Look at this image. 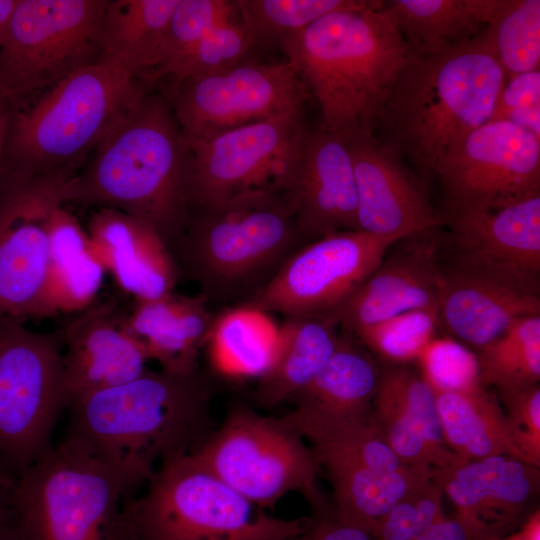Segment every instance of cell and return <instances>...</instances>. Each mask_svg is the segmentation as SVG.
<instances>
[{
    "label": "cell",
    "mask_w": 540,
    "mask_h": 540,
    "mask_svg": "<svg viewBox=\"0 0 540 540\" xmlns=\"http://www.w3.org/2000/svg\"><path fill=\"white\" fill-rule=\"evenodd\" d=\"M212 397L200 370L147 369L73 400L64 439L111 468L132 493L162 463L192 454L207 439Z\"/></svg>",
    "instance_id": "6da1fadb"
},
{
    "label": "cell",
    "mask_w": 540,
    "mask_h": 540,
    "mask_svg": "<svg viewBox=\"0 0 540 540\" xmlns=\"http://www.w3.org/2000/svg\"><path fill=\"white\" fill-rule=\"evenodd\" d=\"M191 165L187 139L167 98L145 92L67 180L62 199L140 219L172 254L191 215Z\"/></svg>",
    "instance_id": "7a4b0ae2"
},
{
    "label": "cell",
    "mask_w": 540,
    "mask_h": 540,
    "mask_svg": "<svg viewBox=\"0 0 540 540\" xmlns=\"http://www.w3.org/2000/svg\"><path fill=\"white\" fill-rule=\"evenodd\" d=\"M279 47L316 99L319 127L344 141L375 134L380 112L412 52L383 4L328 14Z\"/></svg>",
    "instance_id": "3957f363"
},
{
    "label": "cell",
    "mask_w": 540,
    "mask_h": 540,
    "mask_svg": "<svg viewBox=\"0 0 540 540\" xmlns=\"http://www.w3.org/2000/svg\"><path fill=\"white\" fill-rule=\"evenodd\" d=\"M505 81L482 33L445 51L411 52L380 112L375 136L433 174L459 141L492 119Z\"/></svg>",
    "instance_id": "277c9868"
},
{
    "label": "cell",
    "mask_w": 540,
    "mask_h": 540,
    "mask_svg": "<svg viewBox=\"0 0 540 540\" xmlns=\"http://www.w3.org/2000/svg\"><path fill=\"white\" fill-rule=\"evenodd\" d=\"M307 243L269 185L193 209L172 256L210 308L227 309L248 304Z\"/></svg>",
    "instance_id": "5b68a950"
},
{
    "label": "cell",
    "mask_w": 540,
    "mask_h": 540,
    "mask_svg": "<svg viewBox=\"0 0 540 540\" xmlns=\"http://www.w3.org/2000/svg\"><path fill=\"white\" fill-rule=\"evenodd\" d=\"M145 92L141 79L105 62L79 68L13 109L0 178L72 177Z\"/></svg>",
    "instance_id": "8992f818"
},
{
    "label": "cell",
    "mask_w": 540,
    "mask_h": 540,
    "mask_svg": "<svg viewBox=\"0 0 540 540\" xmlns=\"http://www.w3.org/2000/svg\"><path fill=\"white\" fill-rule=\"evenodd\" d=\"M131 494L111 468L63 439L15 479L14 528L22 540H137Z\"/></svg>",
    "instance_id": "52a82bcc"
},
{
    "label": "cell",
    "mask_w": 540,
    "mask_h": 540,
    "mask_svg": "<svg viewBox=\"0 0 540 540\" xmlns=\"http://www.w3.org/2000/svg\"><path fill=\"white\" fill-rule=\"evenodd\" d=\"M129 512L137 540H293L309 519L263 512L191 455L162 463Z\"/></svg>",
    "instance_id": "ba28073f"
},
{
    "label": "cell",
    "mask_w": 540,
    "mask_h": 540,
    "mask_svg": "<svg viewBox=\"0 0 540 540\" xmlns=\"http://www.w3.org/2000/svg\"><path fill=\"white\" fill-rule=\"evenodd\" d=\"M260 509L285 495L301 494L312 511L328 508L318 488V465L310 447L282 423L237 404L190 454Z\"/></svg>",
    "instance_id": "9c48e42d"
},
{
    "label": "cell",
    "mask_w": 540,
    "mask_h": 540,
    "mask_svg": "<svg viewBox=\"0 0 540 540\" xmlns=\"http://www.w3.org/2000/svg\"><path fill=\"white\" fill-rule=\"evenodd\" d=\"M0 318V463L16 479L51 446L68 401L62 339Z\"/></svg>",
    "instance_id": "30bf717a"
},
{
    "label": "cell",
    "mask_w": 540,
    "mask_h": 540,
    "mask_svg": "<svg viewBox=\"0 0 540 540\" xmlns=\"http://www.w3.org/2000/svg\"><path fill=\"white\" fill-rule=\"evenodd\" d=\"M106 0H17L0 46V93L13 109L98 61Z\"/></svg>",
    "instance_id": "8fae6325"
},
{
    "label": "cell",
    "mask_w": 540,
    "mask_h": 540,
    "mask_svg": "<svg viewBox=\"0 0 540 540\" xmlns=\"http://www.w3.org/2000/svg\"><path fill=\"white\" fill-rule=\"evenodd\" d=\"M188 140L269 119L302 114L310 94L287 62L243 61L227 70L187 78L164 95Z\"/></svg>",
    "instance_id": "7c38bea8"
},
{
    "label": "cell",
    "mask_w": 540,
    "mask_h": 540,
    "mask_svg": "<svg viewBox=\"0 0 540 540\" xmlns=\"http://www.w3.org/2000/svg\"><path fill=\"white\" fill-rule=\"evenodd\" d=\"M445 213L492 210L540 194V140L505 120H490L436 166Z\"/></svg>",
    "instance_id": "4fadbf2b"
},
{
    "label": "cell",
    "mask_w": 540,
    "mask_h": 540,
    "mask_svg": "<svg viewBox=\"0 0 540 540\" xmlns=\"http://www.w3.org/2000/svg\"><path fill=\"white\" fill-rule=\"evenodd\" d=\"M398 241L359 230L311 241L246 306L284 317L327 314L377 268Z\"/></svg>",
    "instance_id": "5bb4252c"
},
{
    "label": "cell",
    "mask_w": 540,
    "mask_h": 540,
    "mask_svg": "<svg viewBox=\"0 0 540 540\" xmlns=\"http://www.w3.org/2000/svg\"><path fill=\"white\" fill-rule=\"evenodd\" d=\"M68 179H0V318H39L50 217Z\"/></svg>",
    "instance_id": "9a60e30c"
},
{
    "label": "cell",
    "mask_w": 540,
    "mask_h": 540,
    "mask_svg": "<svg viewBox=\"0 0 540 540\" xmlns=\"http://www.w3.org/2000/svg\"><path fill=\"white\" fill-rule=\"evenodd\" d=\"M443 215L451 269L539 295L540 194L497 209Z\"/></svg>",
    "instance_id": "2e32d148"
},
{
    "label": "cell",
    "mask_w": 540,
    "mask_h": 540,
    "mask_svg": "<svg viewBox=\"0 0 540 540\" xmlns=\"http://www.w3.org/2000/svg\"><path fill=\"white\" fill-rule=\"evenodd\" d=\"M302 114L249 124L199 140L191 151V211L274 185L304 129Z\"/></svg>",
    "instance_id": "e0dca14e"
},
{
    "label": "cell",
    "mask_w": 540,
    "mask_h": 540,
    "mask_svg": "<svg viewBox=\"0 0 540 540\" xmlns=\"http://www.w3.org/2000/svg\"><path fill=\"white\" fill-rule=\"evenodd\" d=\"M274 186L308 243L358 230L357 190L348 146L321 127L303 129Z\"/></svg>",
    "instance_id": "ac0fdd59"
},
{
    "label": "cell",
    "mask_w": 540,
    "mask_h": 540,
    "mask_svg": "<svg viewBox=\"0 0 540 540\" xmlns=\"http://www.w3.org/2000/svg\"><path fill=\"white\" fill-rule=\"evenodd\" d=\"M357 190L358 230L403 239L443 225L422 182L398 153L375 134L345 140Z\"/></svg>",
    "instance_id": "d6986e66"
},
{
    "label": "cell",
    "mask_w": 540,
    "mask_h": 540,
    "mask_svg": "<svg viewBox=\"0 0 540 540\" xmlns=\"http://www.w3.org/2000/svg\"><path fill=\"white\" fill-rule=\"evenodd\" d=\"M436 227L404 238L405 246L377 268L335 309L325 314L349 334L395 315L438 309L443 270Z\"/></svg>",
    "instance_id": "ffe728a7"
},
{
    "label": "cell",
    "mask_w": 540,
    "mask_h": 540,
    "mask_svg": "<svg viewBox=\"0 0 540 540\" xmlns=\"http://www.w3.org/2000/svg\"><path fill=\"white\" fill-rule=\"evenodd\" d=\"M68 405L78 397L117 386L147 370V356L117 299H96L59 330Z\"/></svg>",
    "instance_id": "44dd1931"
},
{
    "label": "cell",
    "mask_w": 540,
    "mask_h": 540,
    "mask_svg": "<svg viewBox=\"0 0 540 540\" xmlns=\"http://www.w3.org/2000/svg\"><path fill=\"white\" fill-rule=\"evenodd\" d=\"M433 479L455 506L456 514L500 531L519 529L539 508V467L500 455L464 460L433 469Z\"/></svg>",
    "instance_id": "7402d4cb"
},
{
    "label": "cell",
    "mask_w": 540,
    "mask_h": 540,
    "mask_svg": "<svg viewBox=\"0 0 540 540\" xmlns=\"http://www.w3.org/2000/svg\"><path fill=\"white\" fill-rule=\"evenodd\" d=\"M371 417L382 440L406 465L444 469L466 460L445 442L433 389L407 368L381 372Z\"/></svg>",
    "instance_id": "603a6c76"
},
{
    "label": "cell",
    "mask_w": 540,
    "mask_h": 540,
    "mask_svg": "<svg viewBox=\"0 0 540 540\" xmlns=\"http://www.w3.org/2000/svg\"><path fill=\"white\" fill-rule=\"evenodd\" d=\"M92 250L105 272L134 301L174 292L180 277L176 262L157 232L145 222L113 208H99L87 230Z\"/></svg>",
    "instance_id": "cb8c5ba5"
},
{
    "label": "cell",
    "mask_w": 540,
    "mask_h": 540,
    "mask_svg": "<svg viewBox=\"0 0 540 540\" xmlns=\"http://www.w3.org/2000/svg\"><path fill=\"white\" fill-rule=\"evenodd\" d=\"M381 371L350 337L338 345L315 378L295 397L296 406L280 420L295 433L371 415Z\"/></svg>",
    "instance_id": "d4e9b609"
},
{
    "label": "cell",
    "mask_w": 540,
    "mask_h": 540,
    "mask_svg": "<svg viewBox=\"0 0 540 540\" xmlns=\"http://www.w3.org/2000/svg\"><path fill=\"white\" fill-rule=\"evenodd\" d=\"M438 313L451 337L479 350L520 319L540 315V297L450 269L443 271Z\"/></svg>",
    "instance_id": "484cf974"
},
{
    "label": "cell",
    "mask_w": 540,
    "mask_h": 540,
    "mask_svg": "<svg viewBox=\"0 0 540 540\" xmlns=\"http://www.w3.org/2000/svg\"><path fill=\"white\" fill-rule=\"evenodd\" d=\"M202 295L169 293L162 297L134 301L128 311L131 333L148 361L162 370L188 374L199 370V356L206 346L215 314Z\"/></svg>",
    "instance_id": "4316f807"
},
{
    "label": "cell",
    "mask_w": 540,
    "mask_h": 540,
    "mask_svg": "<svg viewBox=\"0 0 540 540\" xmlns=\"http://www.w3.org/2000/svg\"><path fill=\"white\" fill-rule=\"evenodd\" d=\"M105 273L87 230L64 204L57 206L49 222V261L39 318L75 314L90 306L98 298Z\"/></svg>",
    "instance_id": "83f0119b"
},
{
    "label": "cell",
    "mask_w": 540,
    "mask_h": 540,
    "mask_svg": "<svg viewBox=\"0 0 540 540\" xmlns=\"http://www.w3.org/2000/svg\"><path fill=\"white\" fill-rule=\"evenodd\" d=\"M336 327L324 314L285 317L278 327L273 359L258 377L255 402L271 408L303 390L335 351L340 339Z\"/></svg>",
    "instance_id": "f1b7e54d"
},
{
    "label": "cell",
    "mask_w": 540,
    "mask_h": 540,
    "mask_svg": "<svg viewBox=\"0 0 540 540\" xmlns=\"http://www.w3.org/2000/svg\"><path fill=\"white\" fill-rule=\"evenodd\" d=\"M332 486L334 514L370 535L381 519L412 490L433 477V469L413 465L397 473H382L332 456L314 457Z\"/></svg>",
    "instance_id": "f546056e"
},
{
    "label": "cell",
    "mask_w": 540,
    "mask_h": 540,
    "mask_svg": "<svg viewBox=\"0 0 540 540\" xmlns=\"http://www.w3.org/2000/svg\"><path fill=\"white\" fill-rule=\"evenodd\" d=\"M501 0H389L383 10L412 52L434 53L479 36Z\"/></svg>",
    "instance_id": "4dcf8cb0"
},
{
    "label": "cell",
    "mask_w": 540,
    "mask_h": 540,
    "mask_svg": "<svg viewBox=\"0 0 540 540\" xmlns=\"http://www.w3.org/2000/svg\"><path fill=\"white\" fill-rule=\"evenodd\" d=\"M178 0L108 1L99 35L100 56L121 71L142 78L153 69Z\"/></svg>",
    "instance_id": "1f68e13d"
},
{
    "label": "cell",
    "mask_w": 540,
    "mask_h": 540,
    "mask_svg": "<svg viewBox=\"0 0 540 540\" xmlns=\"http://www.w3.org/2000/svg\"><path fill=\"white\" fill-rule=\"evenodd\" d=\"M434 393L443 436L450 450L468 460L500 455L522 460L500 403L484 386Z\"/></svg>",
    "instance_id": "d6a6232c"
},
{
    "label": "cell",
    "mask_w": 540,
    "mask_h": 540,
    "mask_svg": "<svg viewBox=\"0 0 540 540\" xmlns=\"http://www.w3.org/2000/svg\"><path fill=\"white\" fill-rule=\"evenodd\" d=\"M277 334L268 314L244 305L215 314L206 345L220 369L258 378L273 359Z\"/></svg>",
    "instance_id": "836d02e7"
},
{
    "label": "cell",
    "mask_w": 540,
    "mask_h": 540,
    "mask_svg": "<svg viewBox=\"0 0 540 540\" xmlns=\"http://www.w3.org/2000/svg\"><path fill=\"white\" fill-rule=\"evenodd\" d=\"M255 46H280L286 38L338 11L365 10L379 0H234Z\"/></svg>",
    "instance_id": "e575fe53"
},
{
    "label": "cell",
    "mask_w": 540,
    "mask_h": 540,
    "mask_svg": "<svg viewBox=\"0 0 540 540\" xmlns=\"http://www.w3.org/2000/svg\"><path fill=\"white\" fill-rule=\"evenodd\" d=\"M476 354L484 387L500 392L539 384L540 315L520 319Z\"/></svg>",
    "instance_id": "d590c367"
},
{
    "label": "cell",
    "mask_w": 540,
    "mask_h": 540,
    "mask_svg": "<svg viewBox=\"0 0 540 540\" xmlns=\"http://www.w3.org/2000/svg\"><path fill=\"white\" fill-rule=\"evenodd\" d=\"M482 38L506 79L540 69V1L501 0Z\"/></svg>",
    "instance_id": "8d00e7d4"
},
{
    "label": "cell",
    "mask_w": 540,
    "mask_h": 540,
    "mask_svg": "<svg viewBox=\"0 0 540 540\" xmlns=\"http://www.w3.org/2000/svg\"><path fill=\"white\" fill-rule=\"evenodd\" d=\"M254 47L237 13L213 26L189 52L163 70L155 81L170 77L171 86L187 78L227 70L245 61Z\"/></svg>",
    "instance_id": "74e56055"
},
{
    "label": "cell",
    "mask_w": 540,
    "mask_h": 540,
    "mask_svg": "<svg viewBox=\"0 0 540 540\" xmlns=\"http://www.w3.org/2000/svg\"><path fill=\"white\" fill-rule=\"evenodd\" d=\"M237 13L234 1L178 0L166 27L155 65L142 80L154 82L163 70L189 52L213 26Z\"/></svg>",
    "instance_id": "f35d334b"
},
{
    "label": "cell",
    "mask_w": 540,
    "mask_h": 540,
    "mask_svg": "<svg viewBox=\"0 0 540 540\" xmlns=\"http://www.w3.org/2000/svg\"><path fill=\"white\" fill-rule=\"evenodd\" d=\"M438 309L407 311L358 331L354 336L379 356L397 363L417 361L436 337Z\"/></svg>",
    "instance_id": "ab89813d"
},
{
    "label": "cell",
    "mask_w": 540,
    "mask_h": 540,
    "mask_svg": "<svg viewBox=\"0 0 540 540\" xmlns=\"http://www.w3.org/2000/svg\"><path fill=\"white\" fill-rule=\"evenodd\" d=\"M422 378L434 392L483 386L477 354L451 336L435 337L417 359Z\"/></svg>",
    "instance_id": "60d3db41"
},
{
    "label": "cell",
    "mask_w": 540,
    "mask_h": 540,
    "mask_svg": "<svg viewBox=\"0 0 540 540\" xmlns=\"http://www.w3.org/2000/svg\"><path fill=\"white\" fill-rule=\"evenodd\" d=\"M443 490L433 477L400 500L371 533L372 540H415L445 517Z\"/></svg>",
    "instance_id": "b9f144b4"
},
{
    "label": "cell",
    "mask_w": 540,
    "mask_h": 540,
    "mask_svg": "<svg viewBox=\"0 0 540 540\" xmlns=\"http://www.w3.org/2000/svg\"><path fill=\"white\" fill-rule=\"evenodd\" d=\"M501 408L520 458L540 467V386L539 384L500 391Z\"/></svg>",
    "instance_id": "7bdbcfd3"
},
{
    "label": "cell",
    "mask_w": 540,
    "mask_h": 540,
    "mask_svg": "<svg viewBox=\"0 0 540 540\" xmlns=\"http://www.w3.org/2000/svg\"><path fill=\"white\" fill-rule=\"evenodd\" d=\"M491 120H505L540 140V69L508 77Z\"/></svg>",
    "instance_id": "ee69618b"
},
{
    "label": "cell",
    "mask_w": 540,
    "mask_h": 540,
    "mask_svg": "<svg viewBox=\"0 0 540 540\" xmlns=\"http://www.w3.org/2000/svg\"><path fill=\"white\" fill-rule=\"evenodd\" d=\"M294 540H372L371 535L337 517L329 506L312 511L304 531Z\"/></svg>",
    "instance_id": "f6af8a7d"
},
{
    "label": "cell",
    "mask_w": 540,
    "mask_h": 540,
    "mask_svg": "<svg viewBox=\"0 0 540 540\" xmlns=\"http://www.w3.org/2000/svg\"><path fill=\"white\" fill-rule=\"evenodd\" d=\"M504 537L492 527L455 514L443 517L415 540H500Z\"/></svg>",
    "instance_id": "bcb514c9"
},
{
    "label": "cell",
    "mask_w": 540,
    "mask_h": 540,
    "mask_svg": "<svg viewBox=\"0 0 540 540\" xmlns=\"http://www.w3.org/2000/svg\"><path fill=\"white\" fill-rule=\"evenodd\" d=\"M539 515L538 509L519 529L500 540H539Z\"/></svg>",
    "instance_id": "7dc6e473"
},
{
    "label": "cell",
    "mask_w": 540,
    "mask_h": 540,
    "mask_svg": "<svg viewBox=\"0 0 540 540\" xmlns=\"http://www.w3.org/2000/svg\"><path fill=\"white\" fill-rule=\"evenodd\" d=\"M13 107L10 102L0 93V171L2 166L3 149L10 116Z\"/></svg>",
    "instance_id": "c3c4849f"
},
{
    "label": "cell",
    "mask_w": 540,
    "mask_h": 540,
    "mask_svg": "<svg viewBox=\"0 0 540 540\" xmlns=\"http://www.w3.org/2000/svg\"><path fill=\"white\" fill-rule=\"evenodd\" d=\"M10 494L0 496V539L13 527Z\"/></svg>",
    "instance_id": "681fc988"
},
{
    "label": "cell",
    "mask_w": 540,
    "mask_h": 540,
    "mask_svg": "<svg viewBox=\"0 0 540 540\" xmlns=\"http://www.w3.org/2000/svg\"><path fill=\"white\" fill-rule=\"evenodd\" d=\"M17 0H0V46Z\"/></svg>",
    "instance_id": "f907efd6"
},
{
    "label": "cell",
    "mask_w": 540,
    "mask_h": 540,
    "mask_svg": "<svg viewBox=\"0 0 540 540\" xmlns=\"http://www.w3.org/2000/svg\"><path fill=\"white\" fill-rule=\"evenodd\" d=\"M15 478L0 463V496L11 491Z\"/></svg>",
    "instance_id": "816d5d0a"
},
{
    "label": "cell",
    "mask_w": 540,
    "mask_h": 540,
    "mask_svg": "<svg viewBox=\"0 0 540 540\" xmlns=\"http://www.w3.org/2000/svg\"><path fill=\"white\" fill-rule=\"evenodd\" d=\"M0 540H22L15 531L13 527L1 538Z\"/></svg>",
    "instance_id": "f5cc1de1"
},
{
    "label": "cell",
    "mask_w": 540,
    "mask_h": 540,
    "mask_svg": "<svg viewBox=\"0 0 540 540\" xmlns=\"http://www.w3.org/2000/svg\"><path fill=\"white\" fill-rule=\"evenodd\" d=\"M294 539H295V538H294ZM294 539H293V540H294Z\"/></svg>",
    "instance_id": "db71d44e"
}]
</instances>
